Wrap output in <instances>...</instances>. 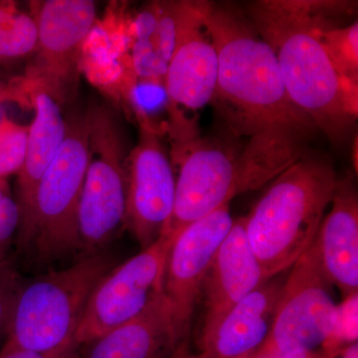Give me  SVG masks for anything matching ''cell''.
<instances>
[{
  "mask_svg": "<svg viewBox=\"0 0 358 358\" xmlns=\"http://www.w3.org/2000/svg\"><path fill=\"white\" fill-rule=\"evenodd\" d=\"M189 6L190 1H154L138 13L131 63L140 81L164 84Z\"/></svg>",
  "mask_w": 358,
  "mask_h": 358,
  "instance_id": "cell-19",
  "label": "cell"
},
{
  "mask_svg": "<svg viewBox=\"0 0 358 358\" xmlns=\"http://www.w3.org/2000/svg\"><path fill=\"white\" fill-rule=\"evenodd\" d=\"M35 115L29 124L25 159L16 180V202L20 213L17 243L24 242L31 225L40 181L58 154L66 136L63 110L48 94L29 90Z\"/></svg>",
  "mask_w": 358,
  "mask_h": 358,
  "instance_id": "cell-16",
  "label": "cell"
},
{
  "mask_svg": "<svg viewBox=\"0 0 358 358\" xmlns=\"http://www.w3.org/2000/svg\"><path fill=\"white\" fill-rule=\"evenodd\" d=\"M9 99L8 87L0 79V101L7 100Z\"/></svg>",
  "mask_w": 358,
  "mask_h": 358,
  "instance_id": "cell-29",
  "label": "cell"
},
{
  "mask_svg": "<svg viewBox=\"0 0 358 358\" xmlns=\"http://www.w3.org/2000/svg\"><path fill=\"white\" fill-rule=\"evenodd\" d=\"M32 6L37 44L26 67L28 91L42 90L63 110L76 96L82 49L95 23L96 2L44 0Z\"/></svg>",
  "mask_w": 358,
  "mask_h": 358,
  "instance_id": "cell-8",
  "label": "cell"
},
{
  "mask_svg": "<svg viewBox=\"0 0 358 358\" xmlns=\"http://www.w3.org/2000/svg\"><path fill=\"white\" fill-rule=\"evenodd\" d=\"M178 358H213L209 357V355H205V353L200 352L197 355H189L188 352L183 353V355H179Z\"/></svg>",
  "mask_w": 358,
  "mask_h": 358,
  "instance_id": "cell-30",
  "label": "cell"
},
{
  "mask_svg": "<svg viewBox=\"0 0 358 358\" xmlns=\"http://www.w3.org/2000/svg\"><path fill=\"white\" fill-rule=\"evenodd\" d=\"M205 1H190L164 86L171 106V131H195L185 119L213 100L217 85V52L204 24Z\"/></svg>",
  "mask_w": 358,
  "mask_h": 358,
  "instance_id": "cell-13",
  "label": "cell"
},
{
  "mask_svg": "<svg viewBox=\"0 0 358 358\" xmlns=\"http://www.w3.org/2000/svg\"><path fill=\"white\" fill-rule=\"evenodd\" d=\"M333 358H358L357 343L345 346Z\"/></svg>",
  "mask_w": 358,
  "mask_h": 358,
  "instance_id": "cell-28",
  "label": "cell"
},
{
  "mask_svg": "<svg viewBox=\"0 0 358 358\" xmlns=\"http://www.w3.org/2000/svg\"><path fill=\"white\" fill-rule=\"evenodd\" d=\"M29 126L0 119V179L20 173L24 162Z\"/></svg>",
  "mask_w": 358,
  "mask_h": 358,
  "instance_id": "cell-22",
  "label": "cell"
},
{
  "mask_svg": "<svg viewBox=\"0 0 358 358\" xmlns=\"http://www.w3.org/2000/svg\"><path fill=\"white\" fill-rule=\"evenodd\" d=\"M173 242L162 235L154 244L105 275L85 308L75 334L76 348L91 345L138 317L164 294V268Z\"/></svg>",
  "mask_w": 358,
  "mask_h": 358,
  "instance_id": "cell-9",
  "label": "cell"
},
{
  "mask_svg": "<svg viewBox=\"0 0 358 358\" xmlns=\"http://www.w3.org/2000/svg\"><path fill=\"white\" fill-rule=\"evenodd\" d=\"M70 358H80L79 355H78L77 352H75L74 355H72Z\"/></svg>",
  "mask_w": 358,
  "mask_h": 358,
  "instance_id": "cell-31",
  "label": "cell"
},
{
  "mask_svg": "<svg viewBox=\"0 0 358 358\" xmlns=\"http://www.w3.org/2000/svg\"><path fill=\"white\" fill-rule=\"evenodd\" d=\"M113 268L114 260L101 252L22 285L0 355L77 352L75 334L90 296Z\"/></svg>",
  "mask_w": 358,
  "mask_h": 358,
  "instance_id": "cell-5",
  "label": "cell"
},
{
  "mask_svg": "<svg viewBox=\"0 0 358 358\" xmlns=\"http://www.w3.org/2000/svg\"><path fill=\"white\" fill-rule=\"evenodd\" d=\"M86 115L88 166L78 230L85 246L101 248L112 241L124 224L129 152L122 122L109 103H91Z\"/></svg>",
  "mask_w": 358,
  "mask_h": 358,
  "instance_id": "cell-7",
  "label": "cell"
},
{
  "mask_svg": "<svg viewBox=\"0 0 358 358\" xmlns=\"http://www.w3.org/2000/svg\"><path fill=\"white\" fill-rule=\"evenodd\" d=\"M65 140L40 181L31 225L20 248L40 263H52L79 251L80 200L88 166L86 110L65 115Z\"/></svg>",
  "mask_w": 358,
  "mask_h": 358,
  "instance_id": "cell-6",
  "label": "cell"
},
{
  "mask_svg": "<svg viewBox=\"0 0 358 358\" xmlns=\"http://www.w3.org/2000/svg\"><path fill=\"white\" fill-rule=\"evenodd\" d=\"M233 223L229 204L223 205L188 225L171 244L164 268V294L181 343H186L205 278Z\"/></svg>",
  "mask_w": 358,
  "mask_h": 358,
  "instance_id": "cell-12",
  "label": "cell"
},
{
  "mask_svg": "<svg viewBox=\"0 0 358 358\" xmlns=\"http://www.w3.org/2000/svg\"><path fill=\"white\" fill-rule=\"evenodd\" d=\"M320 37L338 72L357 84L358 23L343 28L331 26L329 20L320 29Z\"/></svg>",
  "mask_w": 358,
  "mask_h": 358,
  "instance_id": "cell-21",
  "label": "cell"
},
{
  "mask_svg": "<svg viewBox=\"0 0 358 358\" xmlns=\"http://www.w3.org/2000/svg\"><path fill=\"white\" fill-rule=\"evenodd\" d=\"M291 268L258 352H319L333 331L338 305L313 243Z\"/></svg>",
  "mask_w": 358,
  "mask_h": 358,
  "instance_id": "cell-10",
  "label": "cell"
},
{
  "mask_svg": "<svg viewBox=\"0 0 358 358\" xmlns=\"http://www.w3.org/2000/svg\"><path fill=\"white\" fill-rule=\"evenodd\" d=\"M358 294L343 299L336 307V320L331 336L322 346V352L334 355L341 348L357 343Z\"/></svg>",
  "mask_w": 358,
  "mask_h": 358,
  "instance_id": "cell-23",
  "label": "cell"
},
{
  "mask_svg": "<svg viewBox=\"0 0 358 358\" xmlns=\"http://www.w3.org/2000/svg\"><path fill=\"white\" fill-rule=\"evenodd\" d=\"M345 3L259 1L249 7L250 21L277 57L289 100L334 143L357 119V84L336 69L320 32L327 15Z\"/></svg>",
  "mask_w": 358,
  "mask_h": 358,
  "instance_id": "cell-1",
  "label": "cell"
},
{
  "mask_svg": "<svg viewBox=\"0 0 358 358\" xmlns=\"http://www.w3.org/2000/svg\"><path fill=\"white\" fill-rule=\"evenodd\" d=\"M204 24L217 52L213 100L233 134L306 140L317 129L289 100L274 51L251 21L234 8L205 1Z\"/></svg>",
  "mask_w": 358,
  "mask_h": 358,
  "instance_id": "cell-2",
  "label": "cell"
},
{
  "mask_svg": "<svg viewBox=\"0 0 358 358\" xmlns=\"http://www.w3.org/2000/svg\"><path fill=\"white\" fill-rule=\"evenodd\" d=\"M37 44V25L31 13L13 1H0V65L31 57Z\"/></svg>",
  "mask_w": 358,
  "mask_h": 358,
  "instance_id": "cell-20",
  "label": "cell"
},
{
  "mask_svg": "<svg viewBox=\"0 0 358 358\" xmlns=\"http://www.w3.org/2000/svg\"><path fill=\"white\" fill-rule=\"evenodd\" d=\"M338 181L327 160L306 152L273 179L245 217L266 281L291 268L312 245Z\"/></svg>",
  "mask_w": 358,
  "mask_h": 358,
  "instance_id": "cell-4",
  "label": "cell"
},
{
  "mask_svg": "<svg viewBox=\"0 0 358 358\" xmlns=\"http://www.w3.org/2000/svg\"><path fill=\"white\" fill-rule=\"evenodd\" d=\"M21 287L17 275L6 270L0 273V336L8 331Z\"/></svg>",
  "mask_w": 358,
  "mask_h": 358,
  "instance_id": "cell-25",
  "label": "cell"
},
{
  "mask_svg": "<svg viewBox=\"0 0 358 358\" xmlns=\"http://www.w3.org/2000/svg\"><path fill=\"white\" fill-rule=\"evenodd\" d=\"M275 278V277H274ZM268 280L239 301L200 346L213 358H250L267 341L282 282Z\"/></svg>",
  "mask_w": 358,
  "mask_h": 358,
  "instance_id": "cell-17",
  "label": "cell"
},
{
  "mask_svg": "<svg viewBox=\"0 0 358 358\" xmlns=\"http://www.w3.org/2000/svg\"><path fill=\"white\" fill-rule=\"evenodd\" d=\"M264 282L262 268L247 238L246 218H239L224 238L205 278V313L199 345L208 341L239 301Z\"/></svg>",
  "mask_w": 358,
  "mask_h": 358,
  "instance_id": "cell-14",
  "label": "cell"
},
{
  "mask_svg": "<svg viewBox=\"0 0 358 358\" xmlns=\"http://www.w3.org/2000/svg\"><path fill=\"white\" fill-rule=\"evenodd\" d=\"M305 140L292 134L250 136L243 145L199 136L174 141L179 166L173 214L162 235L176 239L190 224L267 185L306 154Z\"/></svg>",
  "mask_w": 358,
  "mask_h": 358,
  "instance_id": "cell-3",
  "label": "cell"
},
{
  "mask_svg": "<svg viewBox=\"0 0 358 358\" xmlns=\"http://www.w3.org/2000/svg\"><path fill=\"white\" fill-rule=\"evenodd\" d=\"M75 352H58L50 355H41L30 352H13L7 355H0V358H70Z\"/></svg>",
  "mask_w": 358,
  "mask_h": 358,
  "instance_id": "cell-27",
  "label": "cell"
},
{
  "mask_svg": "<svg viewBox=\"0 0 358 358\" xmlns=\"http://www.w3.org/2000/svg\"><path fill=\"white\" fill-rule=\"evenodd\" d=\"M138 143L129 152L124 225L141 250L166 229L176 201L173 164L159 134L140 114Z\"/></svg>",
  "mask_w": 358,
  "mask_h": 358,
  "instance_id": "cell-11",
  "label": "cell"
},
{
  "mask_svg": "<svg viewBox=\"0 0 358 358\" xmlns=\"http://www.w3.org/2000/svg\"><path fill=\"white\" fill-rule=\"evenodd\" d=\"M331 203L313 243L327 281L345 299L358 288V201L352 176L338 179Z\"/></svg>",
  "mask_w": 358,
  "mask_h": 358,
  "instance_id": "cell-15",
  "label": "cell"
},
{
  "mask_svg": "<svg viewBox=\"0 0 358 358\" xmlns=\"http://www.w3.org/2000/svg\"><path fill=\"white\" fill-rule=\"evenodd\" d=\"M20 213L6 179H0V273L6 271L7 256L20 229Z\"/></svg>",
  "mask_w": 358,
  "mask_h": 358,
  "instance_id": "cell-24",
  "label": "cell"
},
{
  "mask_svg": "<svg viewBox=\"0 0 358 358\" xmlns=\"http://www.w3.org/2000/svg\"><path fill=\"white\" fill-rule=\"evenodd\" d=\"M334 355H327L322 350L319 352H257L250 358H333Z\"/></svg>",
  "mask_w": 358,
  "mask_h": 358,
  "instance_id": "cell-26",
  "label": "cell"
},
{
  "mask_svg": "<svg viewBox=\"0 0 358 358\" xmlns=\"http://www.w3.org/2000/svg\"><path fill=\"white\" fill-rule=\"evenodd\" d=\"M86 358H178L187 352L174 331L164 294L138 317L91 343Z\"/></svg>",
  "mask_w": 358,
  "mask_h": 358,
  "instance_id": "cell-18",
  "label": "cell"
}]
</instances>
